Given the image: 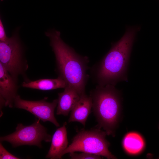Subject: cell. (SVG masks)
Segmentation results:
<instances>
[{
	"label": "cell",
	"instance_id": "6da1fadb",
	"mask_svg": "<svg viewBox=\"0 0 159 159\" xmlns=\"http://www.w3.org/2000/svg\"><path fill=\"white\" fill-rule=\"evenodd\" d=\"M139 26L127 27L123 36L112 47L101 60L92 68V73L98 85L115 86L128 81L127 71L130 57Z\"/></svg>",
	"mask_w": 159,
	"mask_h": 159
},
{
	"label": "cell",
	"instance_id": "7a4b0ae2",
	"mask_svg": "<svg viewBox=\"0 0 159 159\" xmlns=\"http://www.w3.org/2000/svg\"><path fill=\"white\" fill-rule=\"evenodd\" d=\"M55 54L58 76L67 85L75 89L81 95L85 94L88 78L87 71L89 60L86 56L77 53L62 39L60 32L52 29L45 32Z\"/></svg>",
	"mask_w": 159,
	"mask_h": 159
},
{
	"label": "cell",
	"instance_id": "3957f363",
	"mask_svg": "<svg viewBox=\"0 0 159 159\" xmlns=\"http://www.w3.org/2000/svg\"><path fill=\"white\" fill-rule=\"evenodd\" d=\"M90 95L98 123L96 127L103 128L107 135L114 137L122 110L121 92L112 85H97L90 92Z\"/></svg>",
	"mask_w": 159,
	"mask_h": 159
},
{
	"label": "cell",
	"instance_id": "277c9868",
	"mask_svg": "<svg viewBox=\"0 0 159 159\" xmlns=\"http://www.w3.org/2000/svg\"><path fill=\"white\" fill-rule=\"evenodd\" d=\"M107 134L98 128L89 130H82L73 138L72 143L63 152L62 155L75 152L96 155L108 159L117 158L110 151V143L106 138Z\"/></svg>",
	"mask_w": 159,
	"mask_h": 159
},
{
	"label": "cell",
	"instance_id": "5b68a950",
	"mask_svg": "<svg viewBox=\"0 0 159 159\" xmlns=\"http://www.w3.org/2000/svg\"><path fill=\"white\" fill-rule=\"evenodd\" d=\"M0 63L17 82L19 77L25 75L28 65L16 35L0 42Z\"/></svg>",
	"mask_w": 159,
	"mask_h": 159
},
{
	"label": "cell",
	"instance_id": "8992f818",
	"mask_svg": "<svg viewBox=\"0 0 159 159\" xmlns=\"http://www.w3.org/2000/svg\"><path fill=\"white\" fill-rule=\"evenodd\" d=\"M39 120V119L36 120L33 123L28 126L18 124L14 132L0 137L1 142H8L14 148L28 145L41 148V142H51L52 136L47 133V129L40 124Z\"/></svg>",
	"mask_w": 159,
	"mask_h": 159
},
{
	"label": "cell",
	"instance_id": "52a82bcc",
	"mask_svg": "<svg viewBox=\"0 0 159 159\" xmlns=\"http://www.w3.org/2000/svg\"><path fill=\"white\" fill-rule=\"evenodd\" d=\"M47 98L39 101H30L22 99L18 95L16 97L14 106L16 108L25 110L34 115L44 122L49 121L56 127L59 125L54 115V110L57 106L58 100L47 102Z\"/></svg>",
	"mask_w": 159,
	"mask_h": 159
},
{
	"label": "cell",
	"instance_id": "ba28073f",
	"mask_svg": "<svg viewBox=\"0 0 159 159\" xmlns=\"http://www.w3.org/2000/svg\"><path fill=\"white\" fill-rule=\"evenodd\" d=\"M16 82L0 63V108L3 106L12 108L17 94L18 86Z\"/></svg>",
	"mask_w": 159,
	"mask_h": 159
},
{
	"label": "cell",
	"instance_id": "9c48e42d",
	"mask_svg": "<svg viewBox=\"0 0 159 159\" xmlns=\"http://www.w3.org/2000/svg\"><path fill=\"white\" fill-rule=\"evenodd\" d=\"M67 123L57 129L52 136L51 143L46 158L61 159L62 154L68 147V141L66 128Z\"/></svg>",
	"mask_w": 159,
	"mask_h": 159
},
{
	"label": "cell",
	"instance_id": "30bf717a",
	"mask_svg": "<svg viewBox=\"0 0 159 159\" xmlns=\"http://www.w3.org/2000/svg\"><path fill=\"white\" fill-rule=\"evenodd\" d=\"M56 114L66 116L71 111L81 95L74 88L67 85L64 91L58 94Z\"/></svg>",
	"mask_w": 159,
	"mask_h": 159
},
{
	"label": "cell",
	"instance_id": "8fae6325",
	"mask_svg": "<svg viewBox=\"0 0 159 159\" xmlns=\"http://www.w3.org/2000/svg\"><path fill=\"white\" fill-rule=\"evenodd\" d=\"M92 106V100L90 96L85 93L82 95L71 111L68 122H77L85 126Z\"/></svg>",
	"mask_w": 159,
	"mask_h": 159
},
{
	"label": "cell",
	"instance_id": "7c38bea8",
	"mask_svg": "<svg viewBox=\"0 0 159 159\" xmlns=\"http://www.w3.org/2000/svg\"><path fill=\"white\" fill-rule=\"evenodd\" d=\"M122 147L125 152L131 156H136L143 152L145 147V141L138 132L131 131L125 135L122 141Z\"/></svg>",
	"mask_w": 159,
	"mask_h": 159
},
{
	"label": "cell",
	"instance_id": "4fadbf2b",
	"mask_svg": "<svg viewBox=\"0 0 159 159\" xmlns=\"http://www.w3.org/2000/svg\"><path fill=\"white\" fill-rule=\"evenodd\" d=\"M23 87L42 90H49L59 88H65L67 84L61 77L56 79H40L34 81L23 82Z\"/></svg>",
	"mask_w": 159,
	"mask_h": 159
},
{
	"label": "cell",
	"instance_id": "5bb4252c",
	"mask_svg": "<svg viewBox=\"0 0 159 159\" xmlns=\"http://www.w3.org/2000/svg\"><path fill=\"white\" fill-rule=\"evenodd\" d=\"M69 153L71 159H99L102 158L101 156L100 155L83 152L79 154L75 152Z\"/></svg>",
	"mask_w": 159,
	"mask_h": 159
},
{
	"label": "cell",
	"instance_id": "9a60e30c",
	"mask_svg": "<svg viewBox=\"0 0 159 159\" xmlns=\"http://www.w3.org/2000/svg\"><path fill=\"white\" fill-rule=\"evenodd\" d=\"M0 159H18L19 158L12 155L4 148L1 143H0Z\"/></svg>",
	"mask_w": 159,
	"mask_h": 159
},
{
	"label": "cell",
	"instance_id": "2e32d148",
	"mask_svg": "<svg viewBox=\"0 0 159 159\" xmlns=\"http://www.w3.org/2000/svg\"><path fill=\"white\" fill-rule=\"evenodd\" d=\"M8 38L7 37L5 32L4 27L2 21L0 20V40L4 42Z\"/></svg>",
	"mask_w": 159,
	"mask_h": 159
},
{
	"label": "cell",
	"instance_id": "e0dca14e",
	"mask_svg": "<svg viewBox=\"0 0 159 159\" xmlns=\"http://www.w3.org/2000/svg\"><path fill=\"white\" fill-rule=\"evenodd\" d=\"M158 127H159V126H158Z\"/></svg>",
	"mask_w": 159,
	"mask_h": 159
},
{
	"label": "cell",
	"instance_id": "ac0fdd59",
	"mask_svg": "<svg viewBox=\"0 0 159 159\" xmlns=\"http://www.w3.org/2000/svg\"><path fill=\"white\" fill-rule=\"evenodd\" d=\"M3 0H1V1H2Z\"/></svg>",
	"mask_w": 159,
	"mask_h": 159
}]
</instances>
